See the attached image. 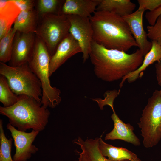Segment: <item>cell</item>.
I'll return each instance as SVG.
<instances>
[{
	"label": "cell",
	"mask_w": 161,
	"mask_h": 161,
	"mask_svg": "<svg viewBox=\"0 0 161 161\" xmlns=\"http://www.w3.org/2000/svg\"><path fill=\"white\" fill-rule=\"evenodd\" d=\"M89 56L95 75L99 79L108 82L122 79L137 69L144 59L139 49L129 54L107 49L93 40Z\"/></svg>",
	"instance_id": "1"
},
{
	"label": "cell",
	"mask_w": 161,
	"mask_h": 161,
	"mask_svg": "<svg viewBox=\"0 0 161 161\" xmlns=\"http://www.w3.org/2000/svg\"><path fill=\"white\" fill-rule=\"evenodd\" d=\"M93 40L109 49L126 52L138 45L122 17L113 13L96 11L90 18Z\"/></svg>",
	"instance_id": "2"
},
{
	"label": "cell",
	"mask_w": 161,
	"mask_h": 161,
	"mask_svg": "<svg viewBox=\"0 0 161 161\" xmlns=\"http://www.w3.org/2000/svg\"><path fill=\"white\" fill-rule=\"evenodd\" d=\"M18 96L13 105L0 106V114L7 117L9 123L20 131L26 132L30 129L39 132L43 131L48 122L49 110L33 97L25 95Z\"/></svg>",
	"instance_id": "3"
},
{
	"label": "cell",
	"mask_w": 161,
	"mask_h": 161,
	"mask_svg": "<svg viewBox=\"0 0 161 161\" xmlns=\"http://www.w3.org/2000/svg\"><path fill=\"white\" fill-rule=\"evenodd\" d=\"M51 58L45 44L36 35L33 55L28 64L41 83V103L46 108H54L61 101L60 90L52 87L50 83L49 66Z\"/></svg>",
	"instance_id": "4"
},
{
	"label": "cell",
	"mask_w": 161,
	"mask_h": 161,
	"mask_svg": "<svg viewBox=\"0 0 161 161\" xmlns=\"http://www.w3.org/2000/svg\"><path fill=\"white\" fill-rule=\"evenodd\" d=\"M0 74L7 78L12 91L18 95H25L41 103V83L28 64L13 67L0 62Z\"/></svg>",
	"instance_id": "5"
},
{
	"label": "cell",
	"mask_w": 161,
	"mask_h": 161,
	"mask_svg": "<svg viewBox=\"0 0 161 161\" xmlns=\"http://www.w3.org/2000/svg\"><path fill=\"white\" fill-rule=\"evenodd\" d=\"M39 16L35 34L44 43L51 57L60 43L69 33L70 22L67 16L63 14Z\"/></svg>",
	"instance_id": "6"
},
{
	"label": "cell",
	"mask_w": 161,
	"mask_h": 161,
	"mask_svg": "<svg viewBox=\"0 0 161 161\" xmlns=\"http://www.w3.org/2000/svg\"><path fill=\"white\" fill-rule=\"evenodd\" d=\"M145 148L156 145L161 139V92L155 90L143 111L138 123Z\"/></svg>",
	"instance_id": "7"
},
{
	"label": "cell",
	"mask_w": 161,
	"mask_h": 161,
	"mask_svg": "<svg viewBox=\"0 0 161 161\" xmlns=\"http://www.w3.org/2000/svg\"><path fill=\"white\" fill-rule=\"evenodd\" d=\"M70 24L69 33L79 44L83 53V62L88 58L92 41L93 30L90 18L66 15Z\"/></svg>",
	"instance_id": "8"
},
{
	"label": "cell",
	"mask_w": 161,
	"mask_h": 161,
	"mask_svg": "<svg viewBox=\"0 0 161 161\" xmlns=\"http://www.w3.org/2000/svg\"><path fill=\"white\" fill-rule=\"evenodd\" d=\"M6 127L11 133L16 148L13 161H27L38 151L32 143L39 132L33 130L30 132L20 131L10 123Z\"/></svg>",
	"instance_id": "9"
},
{
	"label": "cell",
	"mask_w": 161,
	"mask_h": 161,
	"mask_svg": "<svg viewBox=\"0 0 161 161\" xmlns=\"http://www.w3.org/2000/svg\"><path fill=\"white\" fill-rule=\"evenodd\" d=\"M36 35L16 31L13 41L11 59L9 65L16 67L28 64L33 54Z\"/></svg>",
	"instance_id": "10"
},
{
	"label": "cell",
	"mask_w": 161,
	"mask_h": 161,
	"mask_svg": "<svg viewBox=\"0 0 161 161\" xmlns=\"http://www.w3.org/2000/svg\"><path fill=\"white\" fill-rule=\"evenodd\" d=\"M144 11L138 9L132 13L123 17L127 24L130 31L144 57L152 47L151 41L148 40L147 33L143 25V15Z\"/></svg>",
	"instance_id": "11"
},
{
	"label": "cell",
	"mask_w": 161,
	"mask_h": 161,
	"mask_svg": "<svg viewBox=\"0 0 161 161\" xmlns=\"http://www.w3.org/2000/svg\"><path fill=\"white\" fill-rule=\"evenodd\" d=\"M80 52H82V50L79 44L69 33L59 44L55 54L51 58L50 77L67 60Z\"/></svg>",
	"instance_id": "12"
},
{
	"label": "cell",
	"mask_w": 161,
	"mask_h": 161,
	"mask_svg": "<svg viewBox=\"0 0 161 161\" xmlns=\"http://www.w3.org/2000/svg\"><path fill=\"white\" fill-rule=\"evenodd\" d=\"M113 113L111 117L114 123L113 130L107 134L105 140L119 139L131 143L135 146L140 145V140L133 132V127L129 123H125L116 114L113 106H111Z\"/></svg>",
	"instance_id": "13"
},
{
	"label": "cell",
	"mask_w": 161,
	"mask_h": 161,
	"mask_svg": "<svg viewBox=\"0 0 161 161\" xmlns=\"http://www.w3.org/2000/svg\"><path fill=\"white\" fill-rule=\"evenodd\" d=\"M100 0H66L60 14L90 18L96 10Z\"/></svg>",
	"instance_id": "14"
},
{
	"label": "cell",
	"mask_w": 161,
	"mask_h": 161,
	"mask_svg": "<svg viewBox=\"0 0 161 161\" xmlns=\"http://www.w3.org/2000/svg\"><path fill=\"white\" fill-rule=\"evenodd\" d=\"M21 11L13 0H0V39L11 29Z\"/></svg>",
	"instance_id": "15"
},
{
	"label": "cell",
	"mask_w": 161,
	"mask_h": 161,
	"mask_svg": "<svg viewBox=\"0 0 161 161\" xmlns=\"http://www.w3.org/2000/svg\"><path fill=\"white\" fill-rule=\"evenodd\" d=\"M99 138L86 139L83 141L78 138L75 143L79 145L81 149L78 161H109L101 153L99 148ZM121 161H130L125 160Z\"/></svg>",
	"instance_id": "16"
},
{
	"label": "cell",
	"mask_w": 161,
	"mask_h": 161,
	"mask_svg": "<svg viewBox=\"0 0 161 161\" xmlns=\"http://www.w3.org/2000/svg\"><path fill=\"white\" fill-rule=\"evenodd\" d=\"M152 47L150 50L144 56L142 64L136 70L129 73L122 79L120 84L122 87L126 80L129 83H131L140 77L143 72L150 65L156 61H158L161 59V46L155 41H151Z\"/></svg>",
	"instance_id": "17"
},
{
	"label": "cell",
	"mask_w": 161,
	"mask_h": 161,
	"mask_svg": "<svg viewBox=\"0 0 161 161\" xmlns=\"http://www.w3.org/2000/svg\"><path fill=\"white\" fill-rule=\"evenodd\" d=\"M39 17L35 8L28 11H21L14 23L13 28L16 31L35 33Z\"/></svg>",
	"instance_id": "18"
},
{
	"label": "cell",
	"mask_w": 161,
	"mask_h": 161,
	"mask_svg": "<svg viewBox=\"0 0 161 161\" xmlns=\"http://www.w3.org/2000/svg\"><path fill=\"white\" fill-rule=\"evenodd\" d=\"M136 7L129 0H100L96 11L111 12L123 17L132 13Z\"/></svg>",
	"instance_id": "19"
},
{
	"label": "cell",
	"mask_w": 161,
	"mask_h": 161,
	"mask_svg": "<svg viewBox=\"0 0 161 161\" xmlns=\"http://www.w3.org/2000/svg\"><path fill=\"white\" fill-rule=\"evenodd\" d=\"M99 148L103 155L107 157L109 161L130 160L137 157L135 154L126 148L116 147L106 143L101 137L99 138Z\"/></svg>",
	"instance_id": "20"
},
{
	"label": "cell",
	"mask_w": 161,
	"mask_h": 161,
	"mask_svg": "<svg viewBox=\"0 0 161 161\" xmlns=\"http://www.w3.org/2000/svg\"><path fill=\"white\" fill-rule=\"evenodd\" d=\"M16 31L12 28L9 32L0 39V61L9 62L12 56L14 38Z\"/></svg>",
	"instance_id": "21"
},
{
	"label": "cell",
	"mask_w": 161,
	"mask_h": 161,
	"mask_svg": "<svg viewBox=\"0 0 161 161\" xmlns=\"http://www.w3.org/2000/svg\"><path fill=\"white\" fill-rule=\"evenodd\" d=\"M18 95L12 91L6 78L0 74V101L3 107L10 106L18 101Z\"/></svg>",
	"instance_id": "22"
},
{
	"label": "cell",
	"mask_w": 161,
	"mask_h": 161,
	"mask_svg": "<svg viewBox=\"0 0 161 161\" xmlns=\"http://www.w3.org/2000/svg\"><path fill=\"white\" fill-rule=\"evenodd\" d=\"M64 1L36 0L35 8L39 15L48 13L59 14Z\"/></svg>",
	"instance_id": "23"
},
{
	"label": "cell",
	"mask_w": 161,
	"mask_h": 161,
	"mask_svg": "<svg viewBox=\"0 0 161 161\" xmlns=\"http://www.w3.org/2000/svg\"><path fill=\"white\" fill-rule=\"evenodd\" d=\"M3 120H0V161H13L11 157L13 139H7L4 132Z\"/></svg>",
	"instance_id": "24"
},
{
	"label": "cell",
	"mask_w": 161,
	"mask_h": 161,
	"mask_svg": "<svg viewBox=\"0 0 161 161\" xmlns=\"http://www.w3.org/2000/svg\"><path fill=\"white\" fill-rule=\"evenodd\" d=\"M148 38L151 41H155L161 46V15L157 18L154 25L147 27Z\"/></svg>",
	"instance_id": "25"
},
{
	"label": "cell",
	"mask_w": 161,
	"mask_h": 161,
	"mask_svg": "<svg viewBox=\"0 0 161 161\" xmlns=\"http://www.w3.org/2000/svg\"><path fill=\"white\" fill-rule=\"evenodd\" d=\"M137 2L139 5L138 9L144 11L148 10L152 11L161 5V0H138Z\"/></svg>",
	"instance_id": "26"
},
{
	"label": "cell",
	"mask_w": 161,
	"mask_h": 161,
	"mask_svg": "<svg viewBox=\"0 0 161 161\" xmlns=\"http://www.w3.org/2000/svg\"><path fill=\"white\" fill-rule=\"evenodd\" d=\"M21 11H28L35 8L36 1L32 0H13Z\"/></svg>",
	"instance_id": "27"
},
{
	"label": "cell",
	"mask_w": 161,
	"mask_h": 161,
	"mask_svg": "<svg viewBox=\"0 0 161 161\" xmlns=\"http://www.w3.org/2000/svg\"><path fill=\"white\" fill-rule=\"evenodd\" d=\"M161 15V5L154 10L147 12L145 15V18L150 25L153 26L155 24L156 21Z\"/></svg>",
	"instance_id": "28"
},
{
	"label": "cell",
	"mask_w": 161,
	"mask_h": 161,
	"mask_svg": "<svg viewBox=\"0 0 161 161\" xmlns=\"http://www.w3.org/2000/svg\"><path fill=\"white\" fill-rule=\"evenodd\" d=\"M155 67L157 81L161 87V59L155 64ZM160 90L161 92V89Z\"/></svg>",
	"instance_id": "29"
},
{
	"label": "cell",
	"mask_w": 161,
	"mask_h": 161,
	"mask_svg": "<svg viewBox=\"0 0 161 161\" xmlns=\"http://www.w3.org/2000/svg\"><path fill=\"white\" fill-rule=\"evenodd\" d=\"M130 161H141V160L139 158L137 157L132 159L130 160Z\"/></svg>",
	"instance_id": "30"
}]
</instances>
